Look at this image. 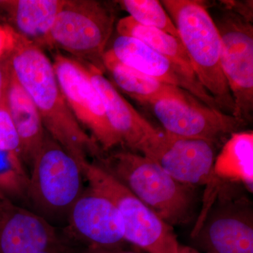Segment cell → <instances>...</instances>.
<instances>
[{"label":"cell","mask_w":253,"mask_h":253,"mask_svg":"<svg viewBox=\"0 0 253 253\" xmlns=\"http://www.w3.org/2000/svg\"><path fill=\"white\" fill-rule=\"evenodd\" d=\"M213 177L242 183L253 191V133L234 132L214 161Z\"/></svg>","instance_id":"cell-18"},{"label":"cell","mask_w":253,"mask_h":253,"mask_svg":"<svg viewBox=\"0 0 253 253\" xmlns=\"http://www.w3.org/2000/svg\"><path fill=\"white\" fill-rule=\"evenodd\" d=\"M4 101L19 137L23 163L32 166L47 133L36 105L10 66Z\"/></svg>","instance_id":"cell-17"},{"label":"cell","mask_w":253,"mask_h":253,"mask_svg":"<svg viewBox=\"0 0 253 253\" xmlns=\"http://www.w3.org/2000/svg\"><path fill=\"white\" fill-rule=\"evenodd\" d=\"M102 163L101 167L169 225L182 222L189 215V190L154 160L123 151L111 155Z\"/></svg>","instance_id":"cell-3"},{"label":"cell","mask_w":253,"mask_h":253,"mask_svg":"<svg viewBox=\"0 0 253 253\" xmlns=\"http://www.w3.org/2000/svg\"><path fill=\"white\" fill-rule=\"evenodd\" d=\"M9 78V64L7 56L0 58V105L4 101Z\"/></svg>","instance_id":"cell-25"},{"label":"cell","mask_w":253,"mask_h":253,"mask_svg":"<svg viewBox=\"0 0 253 253\" xmlns=\"http://www.w3.org/2000/svg\"><path fill=\"white\" fill-rule=\"evenodd\" d=\"M161 3L177 30L200 83L219 111L234 116L235 104L221 69L220 37L205 3L196 0H163Z\"/></svg>","instance_id":"cell-2"},{"label":"cell","mask_w":253,"mask_h":253,"mask_svg":"<svg viewBox=\"0 0 253 253\" xmlns=\"http://www.w3.org/2000/svg\"><path fill=\"white\" fill-rule=\"evenodd\" d=\"M104 65L117 86L142 104H150L159 98L178 95L185 91L123 64L109 51L105 52Z\"/></svg>","instance_id":"cell-19"},{"label":"cell","mask_w":253,"mask_h":253,"mask_svg":"<svg viewBox=\"0 0 253 253\" xmlns=\"http://www.w3.org/2000/svg\"><path fill=\"white\" fill-rule=\"evenodd\" d=\"M0 149L14 153L22 159L21 142L5 101L0 105Z\"/></svg>","instance_id":"cell-23"},{"label":"cell","mask_w":253,"mask_h":253,"mask_svg":"<svg viewBox=\"0 0 253 253\" xmlns=\"http://www.w3.org/2000/svg\"><path fill=\"white\" fill-rule=\"evenodd\" d=\"M65 0L0 1L7 26L26 41L41 48H50V32Z\"/></svg>","instance_id":"cell-16"},{"label":"cell","mask_w":253,"mask_h":253,"mask_svg":"<svg viewBox=\"0 0 253 253\" xmlns=\"http://www.w3.org/2000/svg\"><path fill=\"white\" fill-rule=\"evenodd\" d=\"M214 143L184 139L165 132L154 161L173 179L184 184H208L213 178Z\"/></svg>","instance_id":"cell-15"},{"label":"cell","mask_w":253,"mask_h":253,"mask_svg":"<svg viewBox=\"0 0 253 253\" xmlns=\"http://www.w3.org/2000/svg\"><path fill=\"white\" fill-rule=\"evenodd\" d=\"M38 253H73V250L71 248V245L65 240L63 242L60 243L56 246Z\"/></svg>","instance_id":"cell-27"},{"label":"cell","mask_w":253,"mask_h":253,"mask_svg":"<svg viewBox=\"0 0 253 253\" xmlns=\"http://www.w3.org/2000/svg\"><path fill=\"white\" fill-rule=\"evenodd\" d=\"M52 64L63 96L82 127L90 132L104 151L122 144L110 124L86 64L61 53L54 55Z\"/></svg>","instance_id":"cell-8"},{"label":"cell","mask_w":253,"mask_h":253,"mask_svg":"<svg viewBox=\"0 0 253 253\" xmlns=\"http://www.w3.org/2000/svg\"><path fill=\"white\" fill-rule=\"evenodd\" d=\"M86 66L102 99L110 124L122 144L154 160L164 141V133L142 117L105 77L104 73Z\"/></svg>","instance_id":"cell-11"},{"label":"cell","mask_w":253,"mask_h":253,"mask_svg":"<svg viewBox=\"0 0 253 253\" xmlns=\"http://www.w3.org/2000/svg\"><path fill=\"white\" fill-rule=\"evenodd\" d=\"M109 51L120 62L169 85L184 89L200 101L218 109L215 101L200 82L139 40L119 36Z\"/></svg>","instance_id":"cell-13"},{"label":"cell","mask_w":253,"mask_h":253,"mask_svg":"<svg viewBox=\"0 0 253 253\" xmlns=\"http://www.w3.org/2000/svg\"><path fill=\"white\" fill-rule=\"evenodd\" d=\"M119 36L139 40L181 68L191 79L199 81L180 40L160 30L146 27L128 16L118 21Z\"/></svg>","instance_id":"cell-20"},{"label":"cell","mask_w":253,"mask_h":253,"mask_svg":"<svg viewBox=\"0 0 253 253\" xmlns=\"http://www.w3.org/2000/svg\"><path fill=\"white\" fill-rule=\"evenodd\" d=\"M207 253H253V217L244 199L221 201L196 234Z\"/></svg>","instance_id":"cell-12"},{"label":"cell","mask_w":253,"mask_h":253,"mask_svg":"<svg viewBox=\"0 0 253 253\" xmlns=\"http://www.w3.org/2000/svg\"><path fill=\"white\" fill-rule=\"evenodd\" d=\"M63 241L49 221L0 195V253H38Z\"/></svg>","instance_id":"cell-14"},{"label":"cell","mask_w":253,"mask_h":253,"mask_svg":"<svg viewBox=\"0 0 253 253\" xmlns=\"http://www.w3.org/2000/svg\"><path fill=\"white\" fill-rule=\"evenodd\" d=\"M29 176L18 155L0 149V195L15 202L27 199Z\"/></svg>","instance_id":"cell-21"},{"label":"cell","mask_w":253,"mask_h":253,"mask_svg":"<svg viewBox=\"0 0 253 253\" xmlns=\"http://www.w3.org/2000/svg\"><path fill=\"white\" fill-rule=\"evenodd\" d=\"M31 166L27 200L37 214L45 219L68 217L84 191L80 165L47 134Z\"/></svg>","instance_id":"cell-6"},{"label":"cell","mask_w":253,"mask_h":253,"mask_svg":"<svg viewBox=\"0 0 253 253\" xmlns=\"http://www.w3.org/2000/svg\"><path fill=\"white\" fill-rule=\"evenodd\" d=\"M112 8L96 0H65L50 32L57 48L104 73V56L114 26Z\"/></svg>","instance_id":"cell-4"},{"label":"cell","mask_w":253,"mask_h":253,"mask_svg":"<svg viewBox=\"0 0 253 253\" xmlns=\"http://www.w3.org/2000/svg\"><path fill=\"white\" fill-rule=\"evenodd\" d=\"M252 20L229 9L214 21L221 41L220 63L234 104V117L250 121L253 110Z\"/></svg>","instance_id":"cell-7"},{"label":"cell","mask_w":253,"mask_h":253,"mask_svg":"<svg viewBox=\"0 0 253 253\" xmlns=\"http://www.w3.org/2000/svg\"><path fill=\"white\" fill-rule=\"evenodd\" d=\"M80 253H135L125 251L122 248L85 247Z\"/></svg>","instance_id":"cell-26"},{"label":"cell","mask_w":253,"mask_h":253,"mask_svg":"<svg viewBox=\"0 0 253 253\" xmlns=\"http://www.w3.org/2000/svg\"><path fill=\"white\" fill-rule=\"evenodd\" d=\"M149 105L165 132L176 137L214 143L221 136L236 132L244 123L231 115L210 107L186 91L159 98Z\"/></svg>","instance_id":"cell-9"},{"label":"cell","mask_w":253,"mask_h":253,"mask_svg":"<svg viewBox=\"0 0 253 253\" xmlns=\"http://www.w3.org/2000/svg\"><path fill=\"white\" fill-rule=\"evenodd\" d=\"M118 2L127 11L129 16L139 24L156 28L179 39L175 26L159 1L123 0Z\"/></svg>","instance_id":"cell-22"},{"label":"cell","mask_w":253,"mask_h":253,"mask_svg":"<svg viewBox=\"0 0 253 253\" xmlns=\"http://www.w3.org/2000/svg\"><path fill=\"white\" fill-rule=\"evenodd\" d=\"M8 61L15 77L36 105L46 133L81 168L89 156H99L101 148L73 116L52 62L43 49L17 35Z\"/></svg>","instance_id":"cell-1"},{"label":"cell","mask_w":253,"mask_h":253,"mask_svg":"<svg viewBox=\"0 0 253 253\" xmlns=\"http://www.w3.org/2000/svg\"><path fill=\"white\" fill-rule=\"evenodd\" d=\"M177 253H201L197 250L193 249V248L189 247V246H181L179 244L178 248Z\"/></svg>","instance_id":"cell-28"},{"label":"cell","mask_w":253,"mask_h":253,"mask_svg":"<svg viewBox=\"0 0 253 253\" xmlns=\"http://www.w3.org/2000/svg\"><path fill=\"white\" fill-rule=\"evenodd\" d=\"M17 33L7 25L0 24V58L7 56L13 49Z\"/></svg>","instance_id":"cell-24"},{"label":"cell","mask_w":253,"mask_h":253,"mask_svg":"<svg viewBox=\"0 0 253 253\" xmlns=\"http://www.w3.org/2000/svg\"><path fill=\"white\" fill-rule=\"evenodd\" d=\"M89 188L111 201L124 223L126 241L148 253H177L179 244L172 227L101 166H82Z\"/></svg>","instance_id":"cell-5"},{"label":"cell","mask_w":253,"mask_h":253,"mask_svg":"<svg viewBox=\"0 0 253 253\" xmlns=\"http://www.w3.org/2000/svg\"><path fill=\"white\" fill-rule=\"evenodd\" d=\"M66 232L86 247L122 248L126 241L124 223L117 208L89 188L70 211Z\"/></svg>","instance_id":"cell-10"}]
</instances>
